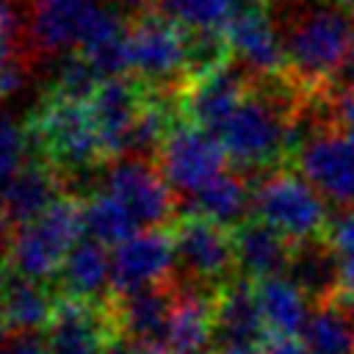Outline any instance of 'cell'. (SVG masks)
Masks as SVG:
<instances>
[{
	"label": "cell",
	"instance_id": "obj_1",
	"mask_svg": "<svg viewBox=\"0 0 354 354\" xmlns=\"http://www.w3.org/2000/svg\"><path fill=\"white\" fill-rule=\"evenodd\" d=\"M268 14L285 44L290 83L304 97L329 94L354 41V11L335 0H268Z\"/></svg>",
	"mask_w": 354,
	"mask_h": 354
},
{
	"label": "cell",
	"instance_id": "obj_2",
	"mask_svg": "<svg viewBox=\"0 0 354 354\" xmlns=\"http://www.w3.org/2000/svg\"><path fill=\"white\" fill-rule=\"evenodd\" d=\"M304 94L290 77L252 80L249 94L216 133L238 171L271 169L288 158V133Z\"/></svg>",
	"mask_w": 354,
	"mask_h": 354
},
{
	"label": "cell",
	"instance_id": "obj_3",
	"mask_svg": "<svg viewBox=\"0 0 354 354\" xmlns=\"http://www.w3.org/2000/svg\"><path fill=\"white\" fill-rule=\"evenodd\" d=\"M28 138L53 169L72 174L88 171L102 158V144L91 105L50 94L28 122Z\"/></svg>",
	"mask_w": 354,
	"mask_h": 354
},
{
	"label": "cell",
	"instance_id": "obj_4",
	"mask_svg": "<svg viewBox=\"0 0 354 354\" xmlns=\"http://www.w3.org/2000/svg\"><path fill=\"white\" fill-rule=\"evenodd\" d=\"M80 232L83 205L61 196L53 207H47L33 221L17 227V232L8 238L6 271L44 285L61 271L66 254L80 241Z\"/></svg>",
	"mask_w": 354,
	"mask_h": 354
},
{
	"label": "cell",
	"instance_id": "obj_5",
	"mask_svg": "<svg viewBox=\"0 0 354 354\" xmlns=\"http://www.w3.org/2000/svg\"><path fill=\"white\" fill-rule=\"evenodd\" d=\"M252 218H260L290 243L326 235L332 221L326 199L296 169L266 171L252 185Z\"/></svg>",
	"mask_w": 354,
	"mask_h": 354
},
{
	"label": "cell",
	"instance_id": "obj_6",
	"mask_svg": "<svg viewBox=\"0 0 354 354\" xmlns=\"http://www.w3.org/2000/svg\"><path fill=\"white\" fill-rule=\"evenodd\" d=\"M293 169L335 207L354 210V130L329 122L290 158Z\"/></svg>",
	"mask_w": 354,
	"mask_h": 354
},
{
	"label": "cell",
	"instance_id": "obj_7",
	"mask_svg": "<svg viewBox=\"0 0 354 354\" xmlns=\"http://www.w3.org/2000/svg\"><path fill=\"white\" fill-rule=\"evenodd\" d=\"M127 69L147 86H166L188 72V30L169 14L147 11L130 25Z\"/></svg>",
	"mask_w": 354,
	"mask_h": 354
},
{
	"label": "cell",
	"instance_id": "obj_8",
	"mask_svg": "<svg viewBox=\"0 0 354 354\" xmlns=\"http://www.w3.org/2000/svg\"><path fill=\"white\" fill-rule=\"evenodd\" d=\"M160 174L171 191L191 196L213 177L227 171V149L213 130H205L191 122H180L169 130L158 149Z\"/></svg>",
	"mask_w": 354,
	"mask_h": 354
},
{
	"label": "cell",
	"instance_id": "obj_9",
	"mask_svg": "<svg viewBox=\"0 0 354 354\" xmlns=\"http://www.w3.org/2000/svg\"><path fill=\"white\" fill-rule=\"evenodd\" d=\"M116 199L138 230H158L174 213L171 188L147 158H116L100 177V188Z\"/></svg>",
	"mask_w": 354,
	"mask_h": 354
},
{
	"label": "cell",
	"instance_id": "obj_10",
	"mask_svg": "<svg viewBox=\"0 0 354 354\" xmlns=\"http://www.w3.org/2000/svg\"><path fill=\"white\" fill-rule=\"evenodd\" d=\"M171 238H174L177 266L188 274L194 285L221 290L230 282V271L235 268V249L230 230L188 213L185 218L177 221Z\"/></svg>",
	"mask_w": 354,
	"mask_h": 354
},
{
	"label": "cell",
	"instance_id": "obj_11",
	"mask_svg": "<svg viewBox=\"0 0 354 354\" xmlns=\"http://www.w3.org/2000/svg\"><path fill=\"white\" fill-rule=\"evenodd\" d=\"M224 39L230 55L252 80L288 77L285 44L268 8H238L224 25Z\"/></svg>",
	"mask_w": 354,
	"mask_h": 354
},
{
	"label": "cell",
	"instance_id": "obj_12",
	"mask_svg": "<svg viewBox=\"0 0 354 354\" xmlns=\"http://www.w3.org/2000/svg\"><path fill=\"white\" fill-rule=\"evenodd\" d=\"M177 263L174 238L160 230H141L111 252V288L124 296L144 288H158L169 279Z\"/></svg>",
	"mask_w": 354,
	"mask_h": 354
},
{
	"label": "cell",
	"instance_id": "obj_13",
	"mask_svg": "<svg viewBox=\"0 0 354 354\" xmlns=\"http://www.w3.org/2000/svg\"><path fill=\"white\" fill-rule=\"evenodd\" d=\"M144 100H147V91H141V86L133 83L130 77H124V75L102 77V83L97 86L88 105H91V113L97 122V133H100L105 158L116 160L130 152L133 130L141 116Z\"/></svg>",
	"mask_w": 354,
	"mask_h": 354
},
{
	"label": "cell",
	"instance_id": "obj_14",
	"mask_svg": "<svg viewBox=\"0 0 354 354\" xmlns=\"http://www.w3.org/2000/svg\"><path fill=\"white\" fill-rule=\"evenodd\" d=\"M113 318L91 301L61 299L47 324V348L50 354H111Z\"/></svg>",
	"mask_w": 354,
	"mask_h": 354
},
{
	"label": "cell",
	"instance_id": "obj_15",
	"mask_svg": "<svg viewBox=\"0 0 354 354\" xmlns=\"http://www.w3.org/2000/svg\"><path fill=\"white\" fill-rule=\"evenodd\" d=\"M100 8V0H36L28 36L44 55H69L80 50V41Z\"/></svg>",
	"mask_w": 354,
	"mask_h": 354
},
{
	"label": "cell",
	"instance_id": "obj_16",
	"mask_svg": "<svg viewBox=\"0 0 354 354\" xmlns=\"http://www.w3.org/2000/svg\"><path fill=\"white\" fill-rule=\"evenodd\" d=\"M249 88H252V77L243 69L224 64L207 75L191 77V86L183 94V113L188 116L191 124L218 133L224 122L235 113V108L243 102Z\"/></svg>",
	"mask_w": 354,
	"mask_h": 354
},
{
	"label": "cell",
	"instance_id": "obj_17",
	"mask_svg": "<svg viewBox=\"0 0 354 354\" xmlns=\"http://www.w3.org/2000/svg\"><path fill=\"white\" fill-rule=\"evenodd\" d=\"M216 296L218 290L188 285L174 293L163 354H207L216 337Z\"/></svg>",
	"mask_w": 354,
	"mask_h": 354
},
{
	"label": "cell",
	"instance_id": "obj_18",
	"mask_svg": "<svg viewBox=\"0 0 354 354\" xmlns=\"http://www.w3.org/2000/svg\"><path fill=\"white\" fill-rule=\"evenodd\" d=\"M171 304H174V293H169L163 285L144 288V290L119 296L111 318H113L116 332L127 343L163 354Z\"/></svg>",
	"mask_w": 354,
	"mask_h": 354
},
{
	"label": "cell",
	"instance_id": "obj_19",
	"mask_svg": "<svg viewBox=\"0 0 354 354\" xmlns=\"http://www.w3.org/2000/svg\"><path fill=\"white\" fill-rule=\"evenodd\" d=\"M285 277L310 299L313 307L335 301L343 293L340 260H337L335 246L329 243L326 235L293 243Z\"/></svg>",
	"mask_w": 354,
	"mask_h": 354
},
{
	"label": "cell",
	"instance_id": "obj_20",
	"mask_svg": "<svg viewBox=\"0 0 354 354\" xmlns=\"http://www.w3.org/2000/svg\"><path fill=\"white\" fill-rule=\"evenodd\" d=\"M61 199L58 174L50 163L28 160L0 191V216L8 224H28Z\"/></svg>",
	"mask_w": 354,
	"mask_h": 354
},
{
	"label": "cell",
	"instance_id": "obj_21",
	"mask_svg": "<svg viewBox=\"0 0 354 354\" xmlns=\"http://www.w3.org/2000/svg\"><path fill=\"white\" fill-rule=\"evenodd\" d=\"M232 249H235V268L241 271V277L260 282L285 274L293 243L268 224H263L260 218H249L232 230Z\"/></svg>",
	"mask_w": 354,
	"mask_h": 354
},
{
	"label": "cell",
	"instance_id": "obj_22",
	"mask_svg": "<svg viewBox=\"0 0 354 354\" xmlns=\"http://www.w3.org/2000/svg\"><path fill=\"white\" fill-rule=\"evenodd\" d=\"M185 199V210L191 216L207 218L224 230L241 227L252 213V188L246 185V177L241 171H221Z\"/></svg>",
	"mask_w": 354,
	"mask_h": 354
},
{
	"label": "cell",
	"instance_id": "obj_23",
	"mask_svg": "<svg viewBox=\"0 0 354 354\" xmlns=\"http://www.w3.org/2000/svg\"><path fill=\"white\" fill-rule=\"evenodd\" d=\"M254 299H257V310H260L266 335L271 340L301 335V329L313 313L310 299L285 274L254 282Z\"/></svg>",
	"mask_w": 354,
	"mask_h": 354
},
{
	"label": "cell",
	"instance_id": "obj_24",
	"mask_svg": "<svg viewBox=\"0 0 354 354\" xmlns=\"http://www.w3.org/2000/svg\"><path fill=\"white\" fill-rule=\"evenodd\" d=\"M263 335H266V326L257 310L252 279L246 277L230 279L216 296V340L221 346L260 343Z\"/></svg>",
	"mask_w": 354,
	"mask_h": 354
},
{
	"label": "cell",
	"instance_id": "obj_25",
	"mask_svg": "<svg viewBox=\"0 0 354 354\" xmlns=\"http://www.w3.org/2000/svg\"><path fill=\"white\" fill-rule=\"evenodd\" d=\"M55 304L41 282L17 277L11 271L0 279V315L11 332H39L50 324Z\"/></svg>",
	"mask_w": 354,
	"mask_h": 354
},
{
	"label": "cell",
	"instance_id": "obj_26",
	"mask_svg": "<svg viewBox=\"0 0 354 354\" xmlns=\"http://www.w3.org/2000/svg\"><path fill=\"white\" fill-rule=\"evenodd\" d=\"M127 36L130 25L124 22V17L116 8L102 6L94 22L88 25L77 53L102 77H116L127 72Z\"/></svg>",
	"mask_w": 354,
	"mask_h": 354
},
{
	"label": "cell",
	"instance_id": "obj_27",
	"mask_svg": "<svg viewBox=\"0 0 354 354\" xmlns=\"http://www.w3.org/2000/svg\"><path fill=\"white\" fill-rule=\"evenodd\" d=\"M58 279L69 299L94 301L111 285V252L94 238H80L66 254Z\"/></svg>",
	"mask_w": 354,
	"mask_h": 354
},
{
	"label": "cell",
	"instance_id": "obj_28",
	"mask_svg": "<svg viewBox=\"0 0 354 354\" xmlns=\"http://www.w3.org/2000/svg\"><path fill=\"white\" fill-rule=\"evenodd\" d=\"M301 343L310 354H354V304L343 299L315 304L301 329Z\"/></svg>",
	"mask_w": 354,
	"mask_h": 354
},
{
	"label": "cell",
	"instance_id": "obj_29",
	"mask_svg": "<svg viewBox=\"0 0 354 354\" xmlns=\"http://www.w3.org/2000/svg\"><path fill=\"white\" fill-rule=\"evenodd\" d=\"M83 230L88 232V238H94L105 246L108 243L116 246V243L127 241L130 235L141 232L136 227V221L127 216V210L102 191H94L86 199V205H83Z\"/></svg>",
	"mask_w": 354,
	"mask_h": 354
},
{
	"label": "cell",
	"instance_id": "obj_30",
	"mask_svg": "<svg viewBox=\"0 0 354 354\" xmlns=\"http://www.w3.org/2000/svg\"><path fill=\"white\" fill-rule=\"evenodd\" d=\"M160 6L185 30H224L235 14L232 0H163Z\"/></svg>",
	"mask_w": 354,
	"mask_h": 354
},
{
	"label": "cell",
	"instance_id": "obj_31",
	"mask_svg": "<svg viewBox=\"0 0 354 354\" xmlns=\"http://www.w3.org/2000/svg\"><path fill=\"white\" fill-rule=\"evenodd\" d=\"M100 83H102V75L80 53H69V55H61L53 69V91L50 94L88 102Z\"/></svg>",
	"mask_w": 354,
	"mask_h": 354
},
{
	"label": "cell",
	"instance_id": "obj_32",
	"mask_svg": "<svg viewBox=\"0 0 354 354\" xmlns=\"http://www.w3.org/2000/svg\"><path fill=\"white\" fill-rule=\"evenodd\" d=\"M326 238L335 246V254L340 260V277H343V293H340V299L348 301V304H354V210L337 213L329 221Z\"/></svg>",
	"mask_w": 354,
	"mask_h": 354
},
{
	"label": "cell",
	"instance_id": "obj_33",
	"mask_svg": "<svg viewBox=\"0 0 354 354\" xmlns=\"http://www.w3.org/2000/svg\"><path fill=\"white\" fill-rule=\"evenodd\" d=\"M28 141V130H22L11 116L0 113V191L25 166Z\"/></svg>",
	"mask_w": 354,
	"mask_h": 354
},
{
	"label": "cell",
	"instance_id": "obj_34",
	"mask_svg": "<svg viewBox=\"0 0 354 354\" xmlns=\"http://www.w3.org/2000/svg\"><path fill=\"white\" fill-rule=\"evenodd\" d=\"M19 39L0 36V100L14 97L25 86V64L19 58Z\"/></svg>",
	"mask_w": 354,
	"mask_h": 354
},
{
	"label": "cell",
	"instance_id": "obj_35",
	"mask_svg": "<svg viewBox=\"0 0 354 354\" xmlns=\"http://www.w3.org/2000/svg\"><path fill=\"white\" fill-rule=\"evenodd\" d=\"M0 354H50V348L39 332H6L0 337Z\"/></svg>",
	"mask_w": 354,
	"mask_h": 354
},
{
	"label": "cell",
	"instance_id": "obj_36",
	"mask_svg": "<svg viewBox=\"0 0 354 354\" xmlns=\"http://www.w3.org/2000/svg\"><path fill=\"white\" fill-rule=\"evenodd\" d=\"M332 100V116L340 127H348L354 130V88H346V91H335L329 94Z\"/></svg>",
	"mask_w": 354,
	"mask_h": 354
},
{
	"label": "cell",
	"instance_id": "obj_37",
	"mask_svg": "<svg viewBox=\"0 0 354 354\" xmlns=\"http://www.w3.org/2000/svg\"><path fill=\"white\" fill-rule=\"evenodd\" d=\"M346 88H354V41H351L348 58H346V64H343V69H340V75H337V80H335V86H332L329 94H335V91H346Z\"/></svg>",
	"mask_w": 354,
	"mask_h": 354
},
{
	"label": "cell",
	"instance_id": "obj_38",
	"mask_svg": "<svg viewBox=\"0 0 354 354\" xmlns=\"http://www.w3.org/2000/svg\"><path fill=\"white\" fill-rule=\"evenodd\" d=\"M268 354H310L307 346L296 337H282V340H271Z\"/></svg>",
	"mask_w": 354,
	"mask_h": 354
},
{
	"label": "cell",
	"instance_id": "obj_39",
	"mask_svg": "<svg viewBox=\"0 0 354 354\" xmlns=\"http://www.w3.org/2000/svg\"><path fill=\"white\" fill-rule=\"evenodd\" d=\"M213 354H268V348H263V343H230L216 348Z\"/></svg>",
	"mask_w": 354,
	"mask_h": 354
},
{
	"label": "cell",
	"instance_id": "obj_40",
	"mask_svg": "<svg viewBox=\"0 0 354 354\" xmlns=\"http://www.w3.org/2000/svg\"><path fill=\"white\" fill-rule=\"evenodd\" d=\"M111 354H160V351H147V348H138V346H133L127 340H116Z\"/></svg>",
	"mask_w": 354,
	"mask_h": 354
},
{
	"label": "cell",
	"instance_id": "obj_41",
	"mask_svg": "<svg viewBox=\"0 0 354 354\" xmlns=\"http://www.w3.org/2000/svg\"><path fill=\"white\" fill-rule=\"evenodd\" d=\"M122 8H127V11H144L147 14V8L152 6V0H116Z\"/></svg>",
	"mask_w": 354,
	"mask_h": 354
},
{
	"label": "cell",
	"instance_id": "obj_42",
	"mask_svg": "<svg viewBox=\"0 0 354 354\" xmlns=\"http://www.w3.org/2000/svg\"><path fill=\"white\" fill-rule=\"evenodd\" d=\"M235 11L238 8H260V6H268V0H232Z\"/></svg>",
	"mask_w": 354,
	"mask_h": 354
},
{
	"label": "cell",
	"instance_id": "obj_43",
	"mask_svg": "<svg viewBox=\"0 0 354 354\" xmlns=\"http://www.w3.org/2000/svg\"><path fill=\"white\" fill-rule=\"evenodd\" d=\"M6 218L0 216V257H6V249H8V232H6Z\"/></svg>",
	"mask_w": 354,
	"mask_h": 354
},
{
	"label": "cell",
	"instance_id": "obj_44",
	"mask_svg": "<svg viewBox=\"0 0 354 354\" xmlns=\"http://www.w3.org/2000/svg\"><path fill=\"white\" fill-rule=\"evenodd\" d=\"M335 3H340V6H346V8H351V11H354V0H335Z\"/></svg>",
	"mask_w": 354,
	"mask_h": 354
},
{
	"label": "cell",
	"instance_id": "obj_45",
	"mask_svg": "<svg viewBox=\"0 0 354 354\" xmlns=\"http://www.w3.org/2000/svg\"><path fill=\"white\" fill-rule=\"evenodd\" d=\"M0 6H3V0H0Z\"/></svg>",
	"mask_w": 354,
	"mask_h": 354
}]
</instances>
